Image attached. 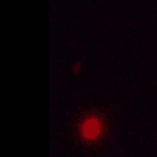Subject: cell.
Masks as SVG:
<instances>
[{"instance_id": "6da1fadb", "label": "cell", "mask_w": 157, "mask_h": 157, "mask_svg": "<svg viewBox=\"0 0 157 157\" xmlns=\"http://www.w3.org/2000/svg\"><path fill=\"white\" fill-rule=\"evenodd\" d=\"M101 132V124L96 119H88L83 124V135L87 139H95Z\"/></svg>"}]
</instances>
